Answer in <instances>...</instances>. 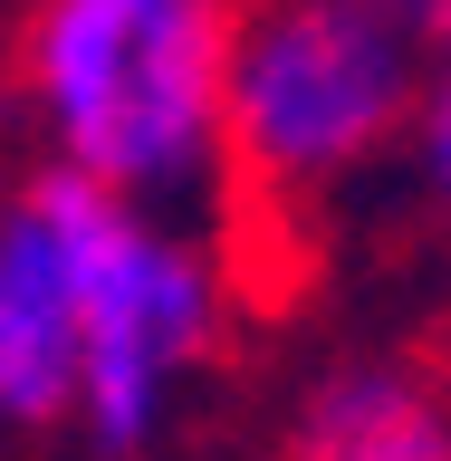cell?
Wrapping results in <instances>:
<instances>
[{
	"label": "cell",
	"instance_id": "1",
	"mask_svg": "<svg viewBox=\"0 0 451 461\" xmlns=\"http://www.w3.org/2000/svg\"><path fill=\"white\" fill-rule=\"evenodd\" d=\"M230 0H29L20 106L39 154L202 221L230 193Z\"/></svg>",
	"mask_w": 451,
	"mask_h": 461
},
{
	"label": "cell",
	"instance_id": "2",
	"mask_svg": "<svg viewBox=\"0 0 451 461\" xmlns=\"http://www.w3.org/2000/svg\"><path fill=\"white\" fill-rule=\"evenodd\" d=\"M432 20L423 0H230V193L308 212L413 144Z\"/></svg>",
	"mask_w": 451,
	"mask_h": 461
},
{
	"label": "cell",
	"instance_id": "3",
	"mask_svg": "<svg viewBox=\"0 0 451 461\" xmlns=\"http://www.w3.org/2000/svg\"><path fill=\"white\" fill-rule=\"evenodd\" d=\"M230 337V259L202 221L125 202H86V337H77V442L86 461H154L183 423L193 384Z\"/></svg>",
	"mask_w": 451,
	"mask_h": 461
},
{
	"label": "cell",
	"instance_id": "4",
	"mask_svg": "<svg viewBox=\"0 0 451 461\" xmlns=\"http://www.w3.org/2000/svg\"><path fill=\"white\" fill-rule=\"evenodd\" d=\"M86 202L96 183L49 154L0 183V442H68L77 423Z\"/></svg>",
	"mask_w": 451,
	"mask_h": 461
},
{
	"label": "cell",
	"instance_id": "5",
	"mask_svg": "<svg viewBox=\"0 0 451 461\" xmlns=\"http://www.w3.org/2000/svg\"><path fill=\"white\" fill-rule=\"evenodd\" d=\"M269 461H451V384L413 356H337L279 413Z\"/></svg>",
	"mask_w": 451,
	"mask_h": 461
},
{
	"label": "cell",
	"instance_id": "6",
	"mask_svg": "<svg viewBox=\"0 0 451 461\" xmlns=\"http://www.w3.org/2000/svg\"><path fill=\"white\" fill-rule=\"evenodd\" d=\"M423 20H432V58H423V106H413V173L451 221V0H423Z\"/></svg>",
	"mask_w": 451,
	"mask_h": 461
}]
</instances>
